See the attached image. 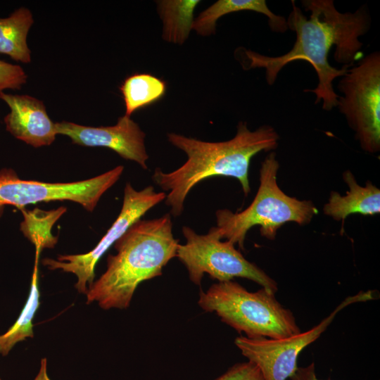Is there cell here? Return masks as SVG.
Listing matches in <instances>:
<instances>
[{"label":"cell","mask_w":380,"mask_h":380,"mask_svg":"<svg viewBox=\"0 0 380 380\" xmlns=\"http://www.w3.org/2000/svg\"><path fill=\"white\" fill-rule=\"evenodd\" d=\"M305 15L291 1L292 10L286 20L289 29L296 34L292 49L284 55L267 56L243 47L236 50L237 60L244 70L265 69L268 84H273L280 70L296 61H306L317 72L319 82L314 89H305L316 95L315 103L323 101L322 108L331 110L336 106L338 95L333 81L343 76L361 56L362 43L359 37L367 32L370 18L367 8L341 13L332 0L301 1Z\"/></svg>","instance_id":"obj_1"},{"label":"cell","mask_w":380,"mask_h":380,"mask_svg":"<svg viewBox=\"0 0 380 380\" xmlns=\"http://www.w3.org/2000/svg\"><path fill=\"white\" fill-rule=\"evenodd\" d=\"M168 141L187 156L186 161L175 170L165 172L156 168L153 182L167 191L165 204L170 215L179 216L185 199L191 189L203 180L214 176L237 179L245 196L251 191L248 170L251 158L260 151L274 150L279 137L270 125L251 131L246 122H239L236 135L220 142H208L176 133L167 134Z\"/></svg>","instance_id":"obj_2"},{"label":"cell","mask_w":380,"mask_h":380,"mask_svg":"<svg viewBox=\"0 0 380 380\" xmlns=\"http://www.w3.org/2000/svg\"><path fill=\"white\" fill-rule=\"evenodd\" d=\"M179 241L172 233L170 213L151 220H139L113 244L106 271L86 293L87 304L103 310L127 309L138 286L159 277L176 257Z\"/></svg>","instance_id":"obj_3"},{"label":"cell","mask_w":380,"mask_h":380,"mask_svg":"<svg viewBox=\"0 0 380 380\" xmlns=\"http://www.w3.org/2000/svg\"><path fill=\"white\" fill-rule=\"evenodd\" d=\"M279 167L276 153L271 152L260 169V186L251 204L239 213L227 209L216 211L215 229L220 239H226L244 248L248 231L260 225V234L274 240L278 229L289 222L300 225L309 224L318 212L309 200H298L286 195L277 184Z\"/></svg>","instance_id":"obj_4"},{"label":"cell","mask_w":380,"mask_h":380,"mask_svg":"<svg viewBox=\"0 0 380 380\" xmlns=\"http://www.w3.org/2000/svg\"><path fill=\"white\" fill-rule=\"evenodd\" d=\"M274 295L264 288L251 292L230 280L201 291L198 304L248 338H281L301 332L291 311Z\"/></svg>","instance_id":"obj_5"},{"label":"cell","mask_w":380,"mask_h":380,"mask_svg":"<svg viewBox=\"0 0 380 380\" xmlns=\"http://www.w3.org/2000/svg\"><path fill=\"white\" fill-rule=\"evenodd\" d=\"M182 233L185 244L179 243L176 257L187 270L189 279L201 285L205 274L218 282L242 277L258 284L276 293L275 280L254 263L247 260L229 241H222L215 227L205 234H199L184 226Z\"/></svg>","instance_id":"obj_6"},{"label":"cell","mask_w":380,"mask_h":380,"mask_svg":"<svg viewBox=\"0 0 380 380\" xmlns=\"http://www.w3.org/2000/svg\"><path fill=\"white\" fill-rule=\"evenodd\" d=\"M338 84L343 96L337 105L362 148L371 153L380 149V53L360 59Z\"/></svg>","instance_id":"obj_7"},{"label":"cell","mask_w":380,"mask_h":380,"mask_svg":"<svg viewBox=\"0 0 380 380\" xmlns=\"http://www.w3.org/2000/svg\"><path fill=\"white\" fill-rule=\"evenodd\" d=\"M122 165L94 177L72 182H44L22 179L9 167L0 170V218L6 206L23 208L40 202L69 201L93 212L103 194L120 179Z\"/></svg>","instance_id":"obj_8"},{"label":"cell","mask_w":380,"mask_h":380,"mask_svg":"<svg viewBox=\"0 0 380 380\" xmlns=\"http://www.w3.org/2000/svg\"><path fill=\"white\" fill-rule=\"evenodd\" d=\"M165 197L164 191H156L151 185L138 191L130 183H126L119 215L91 251L81 254L58 255L56 259L46 258L42 260L43 265L50 270H60L75 274L77 279L75 288L79 293L86 294L88 287L94 281L95 267L100 258L134 223Z\"/></svg>","instance_id":"obj_9"},{"label":"cell","mask_w":380,"mask_h":380,"mask_svg":"<svg viewBox=\"0 0 380 380\" xmlns=\"http://www.w3.org/2000/svg\"><path fill=\"white\" fill-rule=\"evenodd\" d=\"M372 291H360L347 297L319 324L311 329L281 338L236 337L234 343L248 361L260 370L265 380H286L294 373L300 353L325 331L337 313L350 304L374 299Z\"/></svg>","instance_id":"obj_10"},{"label":"cell","mask_w":380,"mask_h":380,"mask_svg":"<svg viewBox=\"0 0 380 380\" xmlns=\"http://www.w3.org/2000/svg\"><path fill=\"white\" fill-rule=\"evenodd\" d=\"M57 134L69 137L74 144L88 147H106L122 158L136 162L147 169L148 155L145 133L130 117L123 115L113 126H85L68 121L55 123Z\"/></svg>","instance_id":"obj_11"},{"label":"cell","mask_w":380,"mask_h":380,"mask_svg":"<svg viewBox=\"0 0 380 380\" xmlns=\"http://www.w3.org/2000/svg\"><path fill=\"white\" fill-rule=\"evenodd\" d=\"M9 108L4 118L6 129L15 139L34 148L50 146L57 134L56 122L49 116L44 102L27 94L0 93Z\"/></svg>","instance_id":"obj_12"},{"label":"cell","mask_w":380,"mask_h":380,"mask_svg":"<svg viewBox=\"0 0 380 380\" xmlns=\"http://www.w3.org/2000/svg\"><path fill=\"white\" fill-rule=\"evenodd\" d=\"M348 186L346 195L331 191L329 201L324 206V213L335 220H342L350 215L359 213L372 215L380 213V190L370 182L365 186L359 185L350 170L343 173Z\"/></svg>","instance_id":"obj_13"},{"label":"cell","mask_w":380,"mask_h":380,"mask_svg":"<svg viewBox=\"0 0 380 380\" xmlns=\"http://www.w3.org/2000/svg\"><path fill=\"white\" fill-rule=\"evenodd\" d=\"M243 11L266 15L273 32H285L288 29L286 19L272 12L265 0H219L198 15L194 20L192 29L200 35H211L215 32L216 22L220 18Z\"/></svg>","instance_id":"obj_14"},{"label":"cell","mask_w":380,"mask_h":380,"mask_svg":"<svg viewBox=\"0 0 380 380\" xmlns=\"http://www.w3.org/2000/svg\"><path fill=\"white\" fill-rule=\"evenodd\" d=\"M34 23L33 15L26 7H19L8 16L0 18V54L16 62H31L27 35Z\"/></svg>","instance_id":"obj_15"},{"label":"cell","mask_w":380,"mask_h":380,"mask_svg":"<svg viewBox=\"0 0 380 380\" xmlns=\"http://www.w3.org/2000/svg\"><path fill=\"white\" fill-rule=\"evenodd\" d=\"M40 252L36 251L34 270L27 300L15 323L3 334L0 335V354L8 355L12 348L27 338H33V319L40 302L38 279V262Z\"/></svg>","instance_id":"obj_16"},{"label":"cell","mask_w":380,"mask_h":380,"mask_svg":"<svg viewBox=\"0 0 380 380\" xmlns=\"http://www.w3.org/2000/svg\"><path fill=\"white\" fill-rule=\"evenodd\" d=\"M198 0H166L157 1L163 21V38L171 43L183 44L194 23V11Z\"/></svg>","instance_id":"obj_17"},{"label":"cell","mask_w":380,"mask_h":380,"mask_svg":"<svg viewBox=\"0 0 380 380\" xmlns=\"http://www.w3.org/2000/svg\"><path fill=\"white\" fill-rule=\"evenodd\" d=\"M165 89V82L152 75L141 73L127 77L120 87L125 101V115L130 117L136 110L159 100Z\"/></svg>","instance_id":"obj_18"},{"label":"cell","mask_w":380,"mask_h":380,"mask_svg":"<svg viewBox=\"0 0 380 380\" xmlns=\"http://www.w3.org/2000/svg\"><path fill=\"white\" fill-rule=\"evenodd\" d=\"M24 219L20 223V231L35 246L36 251L41 252L44 248H53L58 238L51 233L54 222L65 212V208L44 211L38 208L34 210L20 209Z\"/></svg>","instance_id":"obj_19"},{"label":"cell","mask_w":380,"mask_h":380,"mask_svg":"<svg viewBox=\"0 0 380 380\" xmlns=\"http://www.w3.org/2000/svg\"><path fill=\"white\" fill-rule=\"evenodd\" d=\"M27 77L22 66L0 60V93L20 90L27 83Z\"/></svg>","instance_id":"obj_20"},{"label":"cell","mask_w":380,"mask_h":380,"mask_svg":"<svg viewBox=\"0 0 380 380\" xmlns=\"http://www.w3.org/2000/svg\"><path fill=\"white\" fill-rule=\"evenodd\" d=\"M215 380H265L259 368L252 362L235 364Z\"/></svg>","instance_id":"obj_21"},{"label":"cell","mask_w":380,"mask_h":380,"mask_svg":"<svg viewBox=\"0 0 380 380\" xmlns=\"http://www.w3.org/2000/svg\"><path fill=\"white\" fill-rule=\"evenodd\" d=\"M289 379L291 380H322L317 377L314 362L306 367H298Z\"/></svg>","instance_id":"obj_22"},{"label":"cell","mask_w":380,"mask_h":380,"mask_svg":"<svg viewBox=\"0 0 380 380\" xmlns=\"http://www.w3.org/2000/svg\"><path fill=\"white\" fill-rule=\"evenodd\" d=\"M34 380H51L47 374L46 358L44 357L41 360L39 370Z\"/></svg>","instance_id":"obj_23"},{"label":"cell","mask_w":380,"mask_h":380,"mask_svg":"<svg viewBox=\"0 0 380 380\" xmlns=\"http://www.w3.org/2000/svg\"><path fill=\"white\" fill-rule=\"evenodd\" d=\"M0 380H1V377H0Z\"/></svg>","instance_id":"obj_24"}]
</instances>
